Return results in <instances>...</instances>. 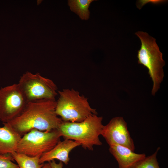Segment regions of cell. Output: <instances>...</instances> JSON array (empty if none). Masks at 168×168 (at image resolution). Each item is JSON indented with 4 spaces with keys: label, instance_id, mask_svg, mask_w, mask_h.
<instances>
[{
    "label": "cell",
    "instance_id": "cell-1",
    "mask_svg": "<svg viewBox=\"0 0 168 168\" xmlns=\"http://www.w3.org/2000/svg\"><path fill=\"white\" fill-rule=\"evenodd\" d=\"M55 99L27 102L22 112L6 124L21 137L36 129L49 132L58 128L63 122L55 112Z\"/></svg>",
    "mask_w": 168,
    "mask_h": 168
},
{
    "label": "cell",
    "instance_id": "cell-2",
    "mask_svg": "<svg viewBox=\"0 0 168 168\" xmlns=\"http://www.w3.org/2000/svg\"><path fill=\"white\" fill-rule=\"evenodd\" d=\"M103 119L94 114L81 122L63 121L57 130L64 139L74 141L85 149L93 150L94 146L102 145L99 137L104 126Z\"/></svg>",
    "mask_w": 168,
    "mask_h": 168
},
{
    "label": "cell",
    "instance_id": "cell-3",
    "mask_svg": "<svg viewBox=\"0 0 168 168\" xmlns=\"http://www.w3.org/2000/svg\"><path fill=\"white\" fill-rule=\"evenodd\" d=\"M135 34L141 42V48L138 51V63L148 69V74L153 83L152 94L154 96L160 88L164 77L163 67L165 62L162 58V54L155 39L147 33L139 31Z\"/></svg>",
    "mask_w": 168,
    "mask_h": 168
},
{
    "label": "cell",
    "instance_id": "cell-4",
    "mask_svg": "<svg viewBox=\"0 0 168 168\" xmlns=\"http://www.w3.org/2000/svg\"><path fill=\"white\" fill-rule=\"evenodd\" d=\"M58 92L59 97L56 101L55 112L63 121L81 122L92 115L97 114L87 99L77 91L65 89Z\"/></svg>",
    "mask_w": 168,
    "mask_h": 168
},
{
    "label": "cell",
    "instance_id": "cell-5",
    "mask_svg": "<svg viewBox=\"0 0 168 168\" xmlns=\"http://www.w3.org/2000/svg\"><path fill=\"white\" fill-rule=\"evenodd\" d=\"M61 136L57 129L47 132L33 129L22 136L16 152L31 157L41 156L54 148Z\"/></svg>",
    "mask_w": 168,
    "mask_h": 168
},
{
    "label": "cell",
    "instance_id": "cell-6",
    "mask_svg": "<svg viewBox=\"0 0 168 168\" xmlns=\"http://www.w3.org/2000/svg\"><path fill=\"white\" fill-rule=\"evenodd\" d=\"M18 84L27 102L43 99H55L57 87L51 79L39 73L27 72L20 77Z\"/></svg>",
    "mask_w": 168,
    "mask_h": 168
},
{
    "label": "cell",
    "instance_id": "cell-7",
    "mask_svg": "<svg viewBox=\"0 0 168 168\" xmlns=\"http://www.w3.org/2000/svg\"><path fill=\"white\" fill-rule=\"evenodd\" d=\"M18 83L0 89V120L7 123L18 116L27 103Z\"/></svg>",
    "mask_w": 168,
    "mask_h": 168
},
{
    "label": "cell",
    "instance_id": "cell-8",
    "mask_svg": "<svg viewBox=\"0 0 168 168\" xmlns=\"http://www.w3.org/2000/svg\"><path fill=\"white\" fill-rule=\"evenodd\" d=\"M101 135L109 146L119 145L135 150L134 141L128 130L127 123L122 117H114L104 125Z\"/></svg>",
    "mask_w": 168,
    "mask_h": 168
},
{
    "label": "cell",
    "instance_id": "cell-9",
    "mask_svg": "<svg viewBox=\"0 0 168 168\" xmlns=\"http://www.w3.org/2000/svg\"><path fill=\"white\" fill-rule=\"evenodd\" d=\"M80 146L77 142L70 139H64L60 141L52 149L41 156L39 159L40 164L45 162L57 159L68 164L69 161V154L71 151L76 147Z\"/></svg>",
    "mask_w": 168,
    "mask_h": 168
},
{
    "label": "cell",
    "instance_id": "cell-10",
    "mask_svg": "<svg viewBox=\"0 0 168 168\" xmlns=\"http://www.w3.org/2000/svg\"><path fill=\"white\" fill-rule=\"evenodd\" d=\"M109 146V151L117 161L119 168H130L146 156L144 153H135L125 146L119 145Z\"/></svg>",
    "mask_w": 168,
    "mask_h": 168
},
{
    "label": "cell",
    "instance_id": "cell-11",
    "mask_svg": "<svg viewBox=\"0 0 168 168\" xmlns=\"http://www.w3.org/2000/svg\"><path fill=\"white\" fill-rule=\"evenodd\" d=\"M0 127V155H11L16 152L21 137L5 123Z\"/></svg>",
    "mask_w": 168,
    "mask_h": 168
},
{
    "label": "cell",
    "instance_id": "cell-12",
    "mask_svg": "<svg viewBox=\"0 0 168 168\" xmlns=\"http://www.w3.org/2000/svg\"><path fill=\"white\" fill-rule=\"evenodd\" d=\"M11 155L19 168H41L44 164L40 163V156L31 157L16 152Z\"/></svg>",
    "mask_w": 168,
    "mask_h": 168
},
{
    "label": "cell",
    "instance_id": "cell-13",
    "mask_svg": "<svg viewBox=\"0 0 168 168\" xmlns=\"http://www.w3.org/2000/svg\"><path fill=\"white\" fill-rule=\"evenodd\" d=\"M93 0H69L68 4L71 10L77 14L83 20L89 18L90 11L88 8Z\"/></svg>",
    "mask_w": 168,
    "mask_h": 168
},
{
    "label": "cell",
    "instance_id": "cell-14",
    "mask_svg": "<svg viewBox=\"0 0 168 168\" xmlns=\"http://www.w3.org/2000/svg\"><path fill=\"white\" fill-rule=\"evenodd\" d=\"M160 149V147H158L152 154L146 156L130 168H160L157 159V153Z\"/></svg>",
    "mask_w": 168,
    "mask_h": 168
},
{
    "label": "cell",
    "instance_id": "cell-15",
    "mask_svg": "<svg viewBox=\"0 0 168 168\" xmlns=\"http://www.w3.org/2000/svg\"><path fill=\"white\" fill-rule=\"evenodd\" d=\"M13 160L11 155H0V168H19Z\"/></svg>",
    "mask_w": 168,
    "mask_h": 168
},
{
    "label": "cell",
    "instance_id": "cell-16",
    "mask_svg": "<svg viewBox=\"0 0 168 168\" xmlns=\"http://www.w3.org/2000/svg\"><path fill=\"white\" fill-rule=\"evenodd\" d=\"M52 168H63V163L62 161L60 162L57 163L54 160H52L49 162Z\"/></svg>",
    "mask_w": 168,
    "mask_h": 168
},
{
    "label": "cell",
    "instance_id": "cell-17",
    "mask_svg": "<svg viewBox=\"0 0 168 168\" xmlns=\"http://www.w3.org/2000/svg\"><path fill=\"white\" fill-rule=\"evenodd\" d=\"M41 168H52L49 162L44 164Z\"/></svg>",
    "mask_w": 168,
    "mask_h": 168
},
{
    "label": "cell",
    "instance_id": "cell-18",
    "mask_svg": "<svg viewBox=\"0 0 168 168\" xmlns=\"http://www.w3.org/2000/svg\"><path fill=\"white\" fill-rule=\"evenodd\" d=\"M93 168V167H92V168Z\"/></svg>",
    "mask_w": 168,
    "mask_h": 168
}]
</instances>
